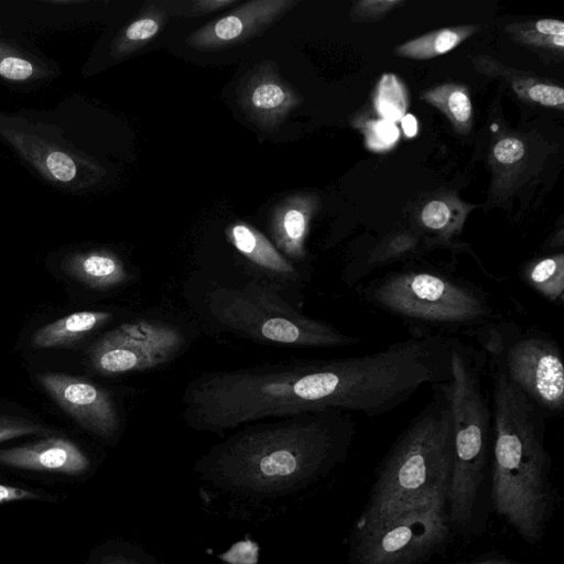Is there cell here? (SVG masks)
I'll use <instances>...</instances> for the list:
<instances>
[{"label":"cell","mask_w":564,"mask_h":564,"mask_svg":"<svg viewBox=\"0 0 564 564\" xmlns=\"http://www.w3.org/2000/svg\"><path fill=\"white\" fill-rule=\"evenodd\" d=\"M525 152L523 142L513 137L498 141L492 150L494 158L500 164L509 165L519 162Z\"/></svg>","instance_id":"29"},{"label":"cell","mask_w":564,"mask_h":564,"mask_svg":"<svg viewBox=\"0 0 564 564\" xmlns=\"http://www.w3.org/2000/svg\"><path fill=\"white\" fill-rule=\"evenodd\" d=\"M46 432L37 424L26 420L0 415V443L12 438Z\"/></svg>","instance_id":"28"},{"label":"cell","mask_w":564,"mask_h":564,"mask_svg":"<svg viewBox=\"0 0 564 564\" xmlns=\"http://www.w3.org/2000/svg\"><path fill=\"white\" fill-rule=\"evenodd\" d=\"M32 72L31 63L22 58L7 57L0 63V74L9 79L23 80L29 78Z\"/></svg>","instance_id":"33"},{"label":"cell","mask_w":564,"mask_h":564,"mask_svg":"<svg viewBox=\"0 0 564 564\" xmlns=\"http://www.w3.org/2000/svg\"><path fill=\"white\" fill-rule=\"evenodd\" d=\"M65 271L96 290L117 286L129 278L122 261L108 251L78 254L66 262Z\"/></svg>","instance_id":"16"},{"label":"cell","mask_w":564,"mask_h":564,"mask_svg":"<svg viewBox=\"0 0 564 564\" xmlns=\"http://www.w3.org/2000/svg\"><path fill=\"white\" fill-rule=\"evenodd\" d=\"M36 379L84 429L101 437H110L117 432L120 419L107 390L64 373H39Z\"/></svg>","instance_id":"11"},{"label":"cell","mask_w":564,"mask_h":564,"mask_svg":"<svg viewBox=\"0 0 564 564\" xmlns=\"http://www.w3.org/2000/svg\"><path fill=\"white\" fill-rule=\"evenodd\" d=\"M521 279L545 300L561 305L564 302V253L557 252L528 262Z\"/></svg>","instance_id":"18"},{"label":"cell","mask_w":564,"mask_h":564,"mask_svg":"<svg viewBox=\"0 0 564 564\" xmlns=\"http://www.w3.org/2000/svg\"><path fill=\"white\" fill-rule=\"evenodd\" d=\"M319 204L315 193L296 192L282 198L271 209L269 226L273 245L289 261L305 259L306 236Z\"/></svg>","instance_id":"13"},{"label":"cell","mask_w":564,"mask_h":564,"mask_svg":"<svg viewBox=\"0 0 564 564\" xmlns=\"http://www.w3.org/2000/svg\"><path fill=\"white\" fill-rule=\"evenodd\" d=\"M469 335L489 366L499 369L547 419L563 412L564 364L556 341L542 332L499 321Z\"/></svg>","instance_id":"7"},{"label":"cell","mask_w":564,"mask_h":564,"mask_svg":"<svg viewBox=\"0 0 564 564\" xmlns=\"http://www.w3.org/2000/svg\"><path fill=\"white\" fill-rule=\"evenodd\" d=\"M421 98L443 112L457 132L467 133L470 130L473 107L465 86L438 85L424 91Z\"/></svg>","instance_id":"21"},{"label":"cell","mask_w":564,"mask_h":564,"mask_svg":"<svg viewBox=\"0 0 564 564\" xmlns=\"http://www.w3.org/2000/svg\"><path fill=\"white\" fill-rule=\"evenodd\" d=\"M360 295L409 325L414 337L470 334L501 317L482 289L436 269L386 273L365 286Z\"/></svg>","instance_id":"4"},{"label":"cell","mask_w":564,"mask_h":564,"mask_svg":"<svg viewBox=\"0 0 564 564\" xmlns=\"http://www.w3.org/2000/svg\"><path fill=\"white\" fill-rule=\"evenodd\" d=\"M299 0H251L192 32L186 44L198 52L241 45L261 35Z\"/></svg>","instance_id":"10"},{"label":"cell","mask_w":564,"mask_h":564,"mask_svg":"<svg viewBox=\"0 0 564 564\" xmlns=\"http://www.w3.org/2000/svg\"><path fill=\"white\" fill-rule=\"evenodd\" d=\"M238 0H195L186 9L184 17L195 18L221 10L226 7L237 3Z\"/></svg>","instance_id":"34"},{"label":"cell","mask_w":564,"mask_h":564,"mask_svg":"<svg viewBox=\"0 0 564 564\" xmlns=\"http://www.w3.org/2000/svg\"><path fill=\"white\" fill-rule=\"evenodd\" d=\"M506 30L523 44L558 51L564 47V23L557 19L509 24Z\"/></svg>","instance_id":"24"},{"label":"cell","mask_w":564,"mask_h":564,"mask_svg":"<svg viewBox=\"0 0 564 564\" xmlns=\"http://www.w3.org/2000/svg\"><path fill=\"white\" fill-rule=\"evenodd\" d=\"M0 465L66 475H79L89 467V459L72 441L48 437L21 446L0 449Z\"/></svg>","instance_id":"14"},{"label":"cell","mask_w":564,"mask_h":564,"mask_svg":"<svg viewBox=\"0 0 564 564\" xmlns=\"http://www.w3.org/2000/svg\"><path fill=\"white\" fill-rule=\"evenodd\" d=\"M417 242L419 237L410 232L395 234L384 238L368 252L361 263L343 273L344 281L349 285H355L375 268L416 252Z\"/></svg>","instance_id":"20"},{"label":"cell","mask_w":564,"mask_h":564,"mask_svg":"<svg viewBox=\"0 0 564 564\" xmlns=\"http://www.w3.org/2000/svg\"><path fill=\"white\" fill-rule=\"evenodd\" d=\"M492 378L494 466L491 499L497 513L529 543L543 533L550 508L547 416L506 376Z\"/></svg>","instance_id":"2"},{"label":"cell","mask_w":564,"mask_h":564,"mask_svg":"<svg viewBox=\"0 0 564 564\" xmlns=\"http://www.w3.org/2000/svg\"><path fill=\"white\" fill-rule=\"evenodd\" d=\"M373 104L381 119L395 123L408 108L406 90L394 74H383L378 82Z\"/></svg>","instance_id":"25"},{"label":"cell","mask_w":564,"mask_h":564,"mask_svg":"<svg viewBox=\"0 0 564 564\" xmlns=\"http://www.w3.org/2000/svg\"><path fill=\"white\" fill-rule=\"evenodd\" d=\"M247 425L196 464L202 478L235 494L294 491L327 470L350 445L356 425L340 410L303 412Z\"/></svg>","instance_id":"1"},{"label":"cell","mask_w":564,"mask_h":564,"mask_svg":"<svg viewBox=\"0 0 564 564\" xmlns=\"http://www.w3.org/2000/svg\"><path fill=\"white\" fill-rule=\"evenodd\" d=\"M451 379L445 382L453 421V466L446 491L449 517L471 519L487 459L491 412L482 386L487 358L481 349L451 337Z\"/></svg>","instance_id":"5"},{"label":"cell","mask_w":564,"mask_h":564,"mask_svg":"<svg viewBox=\"0 0 564 564\" xmlns=\"http://www.w3.org/2000/svg\"><path fill=\"white\" fill-rule=\"evenodd\" d=\"M46 165L53 176L62 182L70 181L76 174L74 161L62 152H52L46 159Z\"/></svg>","instance_id":"31"},{"label":"cell","mask_w":564,"mask_h":564,"mask_svg":"<svg viewBox=\"0 0 564 564\" xmlns=\"http://www.w3.org/2000/svg\"><path fill=\"white\" fill-rule=\"evenodd\" d=\"M367 147L372 151H387L399 139V129L395 123L384 120H370L364 126Z\"/></svg>","instance_id":"27"},{"label":"cell","mask_w":564,"mask_h":564,"mask_svg":"<svg viewBox=\"0 0 564 564\" xmlns=\"http://www.w3.org/2000/svg\"><path fill=\"white\" fill-rule=\"evenodd\" d=\"M513 89L523 99L544 107L563 109L564 90L560 86L527 79L514 82Z\"/></svg>","instance_id":"26"},{"label":"cell","mask_w":564,"mask_h":564,"mask_svg":"<svg viewBox=\"0 0 564 564\" xmlns=\"http://www.w3.org/2000/svg\"><path fill=\"white\" fill-rule=\"evenodd\" d=\"M208 308L220 324L258 341L335 348L362 340L300 313L264 282L215 289L208 295Z\"/></svg>","instance_id":"6"},{"label":"cell","mask_w":564,"mask_h":564,"mask_svg":"<svg viewBox=\"0 0 564 564\" xmlns=\"http://www.w3.org/2000/svg\"><path fill=\"white\" fill-rule=\"evenodd\" d=\"M237 96L246 117L268 132L275 131L302 101L296 89L280 76L272 61H264L250 69L241 78Z\"/></svg>","instance_id":"12"},{"label":"cell","mask_w":564,"mask_h":564,"mask_svg":"<svg viewBox=\"0 0 564 564\" xmlns=\"http://www.w3.org/2000/svg\"><path fill=\"white\" fill-rule=\"evenodd\" d=\"M110 318L111 313L104 311L75 312L41 327L32 336V344L41 348L66 346L79 340Z\"/></svg>","instance_id":"17"},{"label":"cell","mask_w":564,"mask_h":564,"mask_svg":"<svg viewBox=\"0 0 564 564\" xmlns=\"http://www.w3.org/2000/svg\"><path fill=\"white\" fill-rule=\"evenodd\" d=\"M226 235L231 245L269 278L279 282H295L300 279L293 263L253 226L235 223L227 227Z\"/></svg>","instance_id":"15"},{"label":"cell","mask_w":564,"mask_h":564,"mask_svg":"<svg viewBox=\"0 0 564 564\" xmlns=\"http://www.w3.org/2000/svg\"><path fill=\"white\" fill-rule=\"evenodd\" d=\"M468 210L460 202L449 198L430 200L420 213V224L438 241H447L459 232Z\"/></svg>","instance_id":"22"},{"label":"cell","mask_w":564,"mask_h":564,"mask_svg":"<svg viewBox=\"0 0 564 564\" xmlns=\"http://www.w3.org/2000/svg\"><path fill=\"white\" fill-rule=\"evenodd\" d=\"M446 497L405 510L378 523L358 528L357 564H415L446 539Z\"/></svg>","instance_id":"8"},{"label":"cell","mask_w":564,"mask_h":564,"mask_svg":"<svg viewBox=\"0 0 564 564\" xmlns=\"http://www.w3.org/2000/svg\"><path fill=\"white\" fill-rule=\"evenodd\" d=\"M478 30L479 25L473 24L444 28L399 45L394 53L406 58H432L452 51Z\"/></svg>","instance_id":"19"},{"label":"cell","mask_w":564,"mask_h":564,"mask_svg":"<svg viewBox=\"0 0 564 564\" xmlns=\"http://www.w3.org/2000/svg\"><path fill=\"white\" fill-rule=\"evenodd\" d=\"M434 389L432 399L412 417L384 457L358 528L437 496L446 497L454 456L453 421L445 382Z\"/></svg>","instance_id":"3"},{"label":"cell","mask_w":564,"mask_h":564,"mask_svg":"<svg viewBox=\"0 0 564 564\" xmlns=\"http://www.w3.org/2000/svg\"><path fill=\"white\" fill-rule=\"evenodd\" d=\"M184 344L183 333L171 324L134 321L106 334L91 351V364L102 375L144 371L171 361Z\"/></svg>","instance_id":"9"},{"label":"cell","mask_w":564,"mask_h":564,"mask_svg":"<svg viewBox=\"0 0 564 564\" xmlns=\"http://www.w3.org/2000/svg\"><path fill=\"white\" fill-rule=\"evenodd\" d=\"M474 564H519V563H517L514 561H510V560L490 558V560L480 561V562H477Z\"/></svg>","instance_id":"37"},{"label":"cell","mask_w":564,"mask_h":564,"mask_svg":"<svg viewBox=\"0 0 564 564\" xmlns=\"http://www.w3.org/2000/svg\"><path fill=\"white\" fill-rule=\"evenodd\" d=\"M169 11L159 2L148 3L141 14L124 29L117 52L127 55L144 47L162 30Z\"/></svg>","instance_id":"23"},{"label":"cell","mask_w":564,"mask_h":564,"mask_svg":"<svg viewBox=\"0 0 564 564\" xmlns=\"http://www.w3.org/2000/svg\"><path fill=\"white\" fill-rule=\"evenodd\" d=\"M400 121H401L402 129L406 137L412 138L416 134L417 122L413 115L405 113Z\"/></svg>","instance_id":"36"},{"label":"cell","mask_w":564,"mask_h":564,"mask_svg":"<svg viewBox=\"0 0 564 564\" xmlns=\"http://www.w3.org/2000/svg\"><path fill=\"white\" fill-rule=\"evenodd\" d=\"M40 495L35 491L23 489L20 487L9 486L4 484H0V505L20 501V500H30V499H40Z\"/></svg>","instance_id":"35"},{"label":"cell","mask_w":564,"mask_h":564,"mask_svg":"<svg viewBox=\"0 0 564 564\" xmlns=\"http://www.w3.org/2000/svg\"><path fill=\"white\" fill-rule=\"evenodd\" d=\"M94 564H155L142 550L135 547L127 549L116 553L102 555Z\"/></svg>","instance_id":"32"},{"label":"cell","mask_w":564,"mask_h":564,"mask_svg":"<svg viewBox=\"0 0 564 564\" xmlns=\"http://www.w3.org/2000/svg\"><path fill=\"white\" fill-rule=\"evenodd\" d=\"M401 1H360L356 3L351 11V19L358 21H370L380 19Z\"/></svg>","instance_id":"30"}]
</instances>
